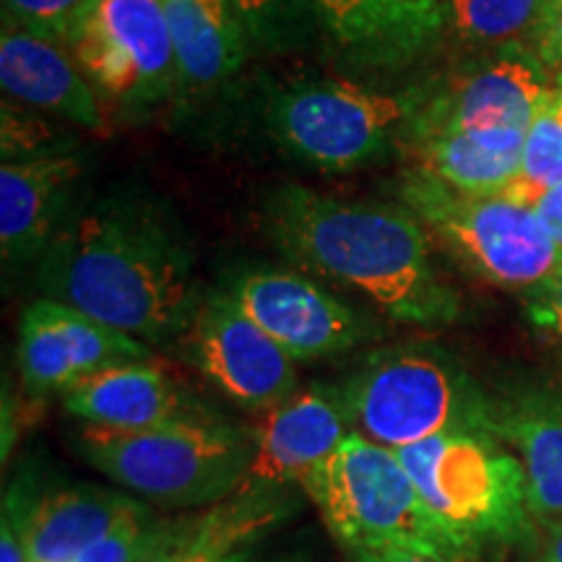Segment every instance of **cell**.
<instances>
[{"label": "cell", "mask_w": 562, "mask_h": 562, "mask_svg": "<svg viewBox=\"0 0 562 562\" xmlns=\"http://www.w3.org/2000/svg\"><path fill=\"white\" fill-rule=\"evenodd\" d=\"M37 284L144 344L186 334L199 311L191 243L170 211L140 193H110L76 211L40 258Z\"/></svg>", "instance_id": "6da1fadb"}, {"label": "cell", "mask_w": 562, "mask_h": 562, "mask_svg": "<svg viewBox=\"0 0 562 562\" xmlns=\"http://www.w3.org/2000/svg\"><path fill=\"white\" fill-rule=\"evenodd\" d=\"M269 240L307 277L370 300L393 321L446 326L461 300L435 269L427 229L402 203L347 201L279 186L261 203Z\"/></svg>", "instance_id": "7a4b0ae2"}, {"label": "cell", "mask_w": 562, "mask_h": 562, "mask_svg": "<svg viewBox=\"0 0 562 562\" xmlns=\"http://www.w3.org/2000/svg\"><path fill=\"white\" fill-rule=\"evenodd\" d=\"M76 448L97 472L167 508L227 501L240 492L252 461V435L209 414L144 430L81 425Z\"/></svg>", "instance_id": "3957f363"}, {"label": "cell", "mask_w": 562, "mask_h": 562, "mask_svg": "<svg viewBox=\"0 0 562 562\" xmlns=\"http://www.w3.org/2000/svg\"><path fill=\"white\" fill-rule=\"evenodd\" d=\"M339 389L351 430L391 451L448 432H495V402L432 344L372 351Z\"/></svg>", "instance_id": "277c9868"}, {"label": "cell", "mask_w": 562, "mask_h": 562, "mask_svg": "<svg viewBox=\"0 0 562 562\" xmlns=\"http://www.w3.org/2000/svg\"><path fill=\"white\" fill-rule=\"evenodd\" d=\"M406 474L461 550L510 544L531 526L526 474L495 432H448L398 448Z\"/></svg>", "instance_id": "5b68a950"}, {"label": "cell", "mask_w": 562, "mask_h": 562, "mask_svg": "<svg viewBox=\"0 0 562 562\" xmlns=\"http://www.w3.org/2000/svg\"><path fill=\"white\" fill-rule=\"evenodd\" d=\"M300 487L315 503L331 537L349 552L406 547L469 554L422 503L396 451L360 432L347 435Z\"/></svg>", "instance_id": "8992f818"}, {"label": "cell", "mask_w": 562, "mask_h": 562, "mask_svg": "<svg viewBox=\"0 0 562 562\" xmlns=\"http://www.w3.org/2000/svg\"><path fill=\"white\" fill-rule=\"evenodd\" d=\"M396 201L456 261L497 290L531 294L562 271L533 209L505 193H459L406 167L396 180Z\"/></svg>", "instance_id": "52a82bcc"}, {"label": "cell", "mask_w": 562, "mask_h": 562, "mask_svg": "<svg viewBox=\"0 0 562 562\" xmlns=\"http://www.w3.org/2000/svg\"><path fill=\"white\" fill-rule=\"evenodd\" d=\"M417 91H378L341 79L294 81L266 102V131L300 165L349 172L402 149Z\"/></svg>", "instance_id": "ba28073f"}, {"label": "cell", "mask_w": 562, "mask_h": 562, "mask_svg": "<svg viewBox=\"0 0 562 562\" xmlns=\"http://www.w3.org/2000/svg\"><path fill=\"white\" fill-rule=\"evenodd\" d=\"M66 47L100 100L121 110H151L178 89L165 0H91Z\"/></svg>", "instance_id": "9c48e42d"}, {"label": "cell", "mask_w": 562, "mask_h": 562, "mask_svg": "<svg viewBox=\"0 0 562 562\" xmlns=\"http://www.w3.org/2000/svg\"><path fill=\"white\" fill-rule=\"evenodd\" d=\"M414 91L417 110L406 140L461 131H529L560 87L531 45H510L472 55Z\"/></svg>", "instance_id": "30bf717a"}, {"label": "cell", "mask_w": 562, "mask_h": 562, "mask_svg": "<svg viewBox=\"0 0 562 562\" xmlns=\"http://www.w3.org/2000/svg\"><path fill=\"white\" fill-rule=\"evenodd\" d=\"M224 292L294 362L344 355L381 334L372 315L347 305L300 271H245Z\"/></svg>", "instance_id": "8fae6325"}, {"label": "cell", "mask_w": 562, "mask_h": 562, "mask_svg": "<svg viewBox=\"0 0 562 562\" xmlns=\"http://www.w3.org/2000/svg\"><path fill=\"white\" fill-rule=\"evenodd\" d=\"M188 351L195 368L243 409L269 412L297 391V362L227 292L201 302L188 328Z\"/></svg>", "instance_id": "7c38bea8"}, {"label": "cell", "mask_w": 562, "mask_h": 562, "mask_svg": "<svg viewBox=\"0 0 562 562\" xmlns=\"http://www.w3.org/2000/svg\"><path fill=\"white\" fill-rule=\"evenodd\" d=\"M140 360H151L144 341L58 300H34L19 321L16 362L30 393H63L91 372Z\"/></svg>", "instance_id": "4fadbf2b"}, {"label": "cell", "mask_w": 562, "mask_h": 562, "mask_svg": "<svg viewBox=\"0 0 562 562\" xmlns=\"http://www.w3.org/2000/svg\"><path fill=\"white\" fill-rule=\"evenodd\" d=\"M344 393L336 385L313 383L263 412L252 432V461L245 487L279 492L302 484L351 435Z\"/></svg>", "instance_id": "5bb4252c"}, {"label": "cell", "mask_w": 562, "mask_h": 562, "mask_svg": "<svg viewBox=\"0 0 562 562\" xmlns=\"http://www.w3.org/2000/svg\"><path fill=\"white\" fill-rule=\"evenodd\" d=\"M87 159L76 151L3 161L0 167V252L5 266L40 263L79 211Z\"/></svg>", "instance_id": "9a60e30c"}, {"label": "cell", "mask_w": 562, "mask_h": 562, "mask_svg": "<svg viewBox=\"0 0 562 562\" xmlns=\"http://www.w3.org/2000/svg\"><path fill=\"white\" fill-rule=\"evenodd\" d=\"M323 34L357 68H402L442 40L440 0H315Z\"/></svg>", "instance_id": "2e32d148"}, {"label": "cell", "mask_w": 562, "mask_h": 562, "mask_svg": "<svg viewBox=\"0 0 562 562\" xmlns=\"http://www.w3.org/2000/svg\"><path fill=\"white\" fill-rule=\"evenodd\" d=\"M70 417L108 430H144L203 417L191 393L154 360L123 362L81 378L60 393Z\"/></svg>", "instance_id": "e0dca14e"}, {"label": "cell", "mask_w": 562, "mask_h": 562, "mask_svg": "<svg viewBox=\"0 0 562 562\" xmlns=\"http://www.w3.org/2000/svg\"><path fill=\"white\" fill-rule=\"evenodd\" d=\"M0 87L13 102L53 112L83 131L104 128L100 94L63 42L3 24Z\"/></svg>", "instance_id": "ac0fdd59"}, {"label": "cell", "mask_w": 562, "mask_h": 562, "mask_svg": "<svg viewBox=\"0 0 562 562\" xmlns=\"http://www.w3.org/2000/svg\"><path fill=\"white\" fill-rule=\"evenodd\" d=\"M136 497L97 484L53 490L16 521L26 562H70L121 526L149 516Z\"/></svg>", "instance_id": "d6986e66"}, {"label": "cell", "mask_w": 562, "mask_h": 562, "mask_svg": "<svg viewBox=\"0 0 562 562\" xmlns=\"http://www.w3.org/2000/svg\"><path fill=\"white\" fill-rule=\"evenodd\" d=\"M495 435L521 461L529 510L544 529L562 521V396L526 391L495 402Z\"/></svg>", "instance_id": "ffe728a7"}, {"label": "cell", "mask_w": 562, "mask_h": 562, "mask_svg": "<svg viewBox=\"0 0 562 562\" xmlns=\"http://www.w3.org/2000/svg\"><path fill=\"white\" fill-rule=\"evenodd\" d=\"M165 9L178 68L175 94H211L240 74L252 47L229 0H165Z\"/></svg>", "instance_id": "44dd1931"}, {"label": "cell", "mask_w": 562, "mask_h": 562, "mask_svg": "<svg viewBox=\"0 0 562 562\" xmlns=\"http://www.w3.org/2000/svg\"><path fill=\"white\" fill-rule=\"evenodd\" d=\"M526 131L490 128L438 133L402 146L412 170L459 193L501 195L521 172Z\"/></svg>", "instance_id": "7402d4cb"}, {"label": "cell", "mask_w": 562, "mask_h": 562, "mask_svg": "<svg viewBox=\"0 0 562 562\" xmlns=\"http://www.w3.org/2000/svg\"><path fill=\"white\" fill-rule=\"evenodd\" d=\"M281 513L284 505L277 492L243 484L240 492L211 505L201 518L172 524L144 562H237L240 544L279 521Z\"/></svg>", "instance_id": "603a6c76"}, {"label": "cell", "mask_w": 562, "mask_h": 562, "mask_svg": "<svg viewBox=\"0 0 562 562\" xmlns=\"http://www.w3.org/2000/svg\"><path fill=\"white\" fill-rule=\"evenodd\" d=\"M547 0H440L442 40L469 50L531 45Z\"/></svg>", "instance_id": "cb8c5ba5"}, {"label": "cell", "mask_w": 562, "mask_h": 562, "mask_svg": "<svg viewBox=\"0 0 562 562\" xmlns=\"http://www.w3.org/2000/svg\"><path fill=\"white\" fill-rule=\"evenodd\" d=\"M252 50L294 53L323 34L315 0H229Z\"/></svg>", "instance_id": "d4e9b609"}, {"label": "cell", "mask_w": 562, "mask_h": 562, "mask_svg": "<svg viewBox=\"0 0 562 562\" xmlns=\"http://www.w3.org/2000/svg\"><path fill=\"white\" fill-rule=\"evenodd\" d=\"M562 182V89L547 104L542 115L529 125L524 138L521 172L505 195L531 206L547 188Z\"/></svg>", "instance_id": "484cf974"}, {"label": "cell", "mask_w": 562, "mask_h": 562, "mask_svg": "<svg viewBox=\"0 0 562 562\" xmlns=\"http://www.w3.org/2000/svg\"><path fill=\"white\" fill-rule=\"evenodd\" d=\"M74 151V144L58 138L50 125L9 100L3 102V161H26Z\"/></svg>", "instance_id": "4316f807"}, {"label": "cell", "mask_w": 562, "mask_h": 562, "mask_svg": "<svg viewBox=\"0 0 562 562\" xmlns=\"http://www.w3.org/2000/svg\"><path fill=\"white\" fill-rule=\"evenodd\" d=\"M91 0H3V24L66 45Z\"/></svg>", "instance_id": "83f0119b"}, {"label": "cell", "mask_w": 562, "mask_h": 562, "mask_svg": "<svg viewBox=\"0 0 562 562\" xmlns=\"http://www.w3.org/2000/svg\"><path fill=\"white\" fill-rule=\"evenodd\" d=\"M172 524H161L157 518L144 516L136 521L121 526L102 542L89 547L79 558L70 562H144L149 554L157 550V544L167 537Z\"/></svg>", "instance_id": "f1b7e54d"}, {"label": "cell", "mask_w": 562, "mask_h": 562, "mask_svg": "<svg viewBox=\"0 0 562 562\" xmlns=\"http://www.w3.org/2000/svg\"><path fill=\"white\" fill-rule=\"evenodd\" d=\"M526 315L539 334L562 341V271L537 292L526 294Z\"/></svg>", "instance_id": "f546056e"}, {"label": "cell", "mask_w": 562, "mask_h": 562, "mask_svg": "<svg viewBox=\"0 0 562 562\" xmlns=\"http://www.w3.org/2000/svg\"><path fill=\"white\" fill-rule=\"evenodd\" d=\"M531 50L558 81L562 76V0H547L542 21L531 37Z\"/></svg>", "instance_id": "4dcf8cb0"}, {"label": "cell", "mask_w": 562, "mask_h": 562, "mask_svg": "<svg viewBox=\"0 0 562 562\" xmlns=\"http://www.w3.org/2000/svg\"><path fill=\"white\" fill-rule=\"evenodd\" d=\"M531 209L539 216V222H542V227L550 235L554 248H558V256L562 261V182L560 186L547 188L544 193H539L531 201Z\"/></svg>", "instance_id": "1f68e13d"}, {"label": "cell", "mask_w": 562, "mask_h": 562, "mask_svg": "<svg viewBox=\"0 0 562 562\" xmlns=\"http://www.w3.org/2000/svg\"><path fill=\"white\" fill-rule=\"evenodd\" d=\"M381 562H474V558L461 552L446 550H406V547H389V550L372 552Z\"/></svg>", "instance_id": "d6a6232c"}, {"label": "cell", "mask_w": 562, "mask_h": 562, "mask_svg": "<svg viewBox=\"0 0 562 562\" xmlns=\"http://www.w3.org/2000/svg\"><path fill=\"white\" fill-rule=\"evenodd\" d=\"M0 562H26L24 544H21L16 521L5 513L3 526H0Z\"/></svg>", "instance_id": "836d02e7"}, {"label": "cell", "mask_w": 562, "mask_h": 562, "mask_svg": "<svg viewBox=\"0 0 562 562\" xmlns=\"http://www.w3.org/2000/svg\"><path fill=\"white\" fill-rule=\"evenodd\" d=\"M539 562H562V521L547 529V539Z\"/></svg>", "instance_id": "e575fe53"}, {"label": "cell", "mask_w": 562, "mask_h": 562, "mask_svg": "<svg viewBox=\"0 0 562 562\" xmlns=\"http://www.w3.org/2000/svg\"><path fill=\"white\" fill-rule=\"evenodd\" d=\"M351 562H381L372 552H349Z\"/></svg>", "instance_id": "d590c367"}, {"label": "cell", "mask_w": 562, "mask_h": 562, "mask_svg": "<svg viewBox=\"0 0 562 562\" xmlns=\"http://www.w3.org/2000/svg\"><path fill=\"white\" fill-rule=\"evenodd\" d=\"M558 87H560V89H562V76H560V79H558Z\"/></svg>", "instance_id": "8d00e7d4"}]
</instances>
